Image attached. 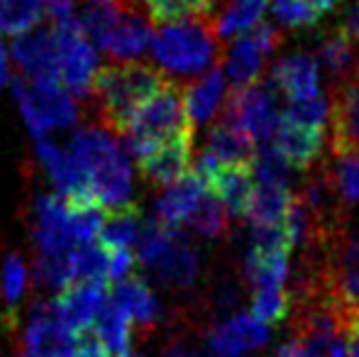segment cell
<instances>
[{"mask_svg":"<svg viewBox=\"0 0 359 357\" xmlns=\"http://www.w3.org/2000/svg\"><path fill=\"white\" fill-rule=\"evenodd\" d=\"M22 123L34 142H44L54 130H72L81 123L79 100L62 83L32 86L22 76L10 81Z\"/></svg>","mask_w":359,"mask_h":357,"instance_id":"obj_6","label":"cell"},{"mask_svg":"<svg viewBox=\"0 0 359 357\" xmlns=\"http://www.w3.org/2000/svg\"><path fill=\"white\" fill-rule=\"evenodd\" d=\"M125 357H144V355H140V353H128Z\"/></svg>","mask_w":359,"mask_h":357,"instance_id":"obj_50","label":"cell"},{"mask_svg":"<svg viewBox=\"0 0 359 357\" xmlns=\"http://www.w3.org/2000/svg\"><path fill=\"white\" fill-rule=\"evenodd\" d=\"M274 357H316V355H313L298 338H291V340H286L279 350H276Z\"/></svg>","mask_w":359,"mask_h":357,"instance_id":"obj_46","label":"cell"},{"mask_svg":"<svg viewBox=\"0 0 359 357\" xmlns=\"http://www.w3.org/2000/svg\"><path fill=\"white\" fill-rule=\"evenodd\" d=\"M76 357H110V353L95 335H81L76 340Z\"/></svg>","mask_w":359,"mask_h":357,"instance_id":"obj_44","label":"cell"},{"mask_svg":"<svg viewBox=\"0 0 359 357\" xmlns=\"http://www.w3.org/2000/svg\"><path fill=\"white\" fill-rule=\"evenodd\" d=\"M154 67L166 76V81L201 79L220 64L225 49L220 47L215 27L210 20L191 18L181 22L159 25L151 39Z\"/></svg>","mask_w":359,"mask_h":357,"instance_id":"obj_2","label":"cell"},{"mask_svg":"<svg viewBox=\"0 0 359 357\" xmlns=\"http://www.w3.org/2000/svg\"><path fill=\"white\" fill-rule=\"evenodd\" d=\"M271 13L276 22L284 27H313L320 20V15L306 3V0H271Z\"/></svg>","mask_w":359,"mask_h":357,"instance_id":"obj_41","label":"cell"},{"mask_svg":"<svg viewBox=\"0 0 359 357\" xmlns=\"http://www.w3.org/2000/svg\"><path fill=\"white\" fill-rule=\"evenodd\" d=\"M186 225H189L198 238L220 240V238H225L227 228H230V213H227L225 206H222L220 201L208 191L205 198L201 201V206L196 208V213L191 215V220Z\"/></svg>","mask_w":359,"mask_h":357,"instance_id":"obj_34","label":"cell"},{"mask_svg":"<svg viewBox=\"0 0 359 357\" xmlns=\"http://www.w3.org/2000/svg\"><path fill=\"white\" fill-rule=\"evenodd\" d=\"M69 152L76 157L88 184L90 198L113 213L135 208V167L123 140L105 125L76 130Z\"/></svg>","mask_w":359,"mask_h":357,"instance_id":"obj_1","label":"cell"},{"mask_svg":"<svg viewBox=\"0 0 359 357\" xmlns=\"http://www.w3.org/2000/svg\"><path fill=\"white\" fill-rule=\"evenodd\" d=\"M291 198L293 194L286 184H262V181H257L242 218H247L252 225H262V228L284 225Z\"/></svg>","mask_w":359,"mask_h":357,"instance_id":"obj_26","label":"cell"},{"mask_svg":"<svg viewBox=\"0 0 359 357\" xmlns=\"http://www.w3.org/2000/svg\"><path fill=\"white\" fill-rule=\"evenodd\" d=\"M255 179L262 181V184H286L288 186V177H291V167L288 162L279 154V149L274 144H259L255 157Z\"/></svg>","mask_w":359,"mask_h":357,"instance_id":"obj_40","label":"cell"},{"mask_svg":"<svg viewBox=\"0 0 359 357\" xmlns=\"http://www.w3.org/2000/svg\"><path fill=\"white\" fill-rule=\"evenodd\" d=\"M133 328L135 323L130 321V316L125 314L120 306H115L113 301L105 304V309L98 314L93 323V335L105 345L113 357H125L133 353Z\"/></svg>","mask_w":359,"mask_h":357,"instance_id":"obj_28","label":"cell"},{"mask_svg":"<svg viewBox=\"0 0 359 357\" xmlns=\"http://www.w3.org/2000/svg\"><path fill=\"white\" fill-rule=\"evenodd\" d=\"M276 93L279 90L264 79L255 86L232 90L222 108V120L247 133L257 144H269L281 123Z\"/></svg>","mask_w":359,"mask_h":357,"instance_id":"obj_8","label":"cell"},{"mask_svg":"<svg viewBox=\"0 0 359 357\" xmlns=\"http://www.w3.org/2000/svg\"><path fill=\"white\" fill-rule=\"evenodd\" d=\"M281 118L291 120L296 125H303V128L311 130H325L327 120H330V98L323 93L313 95V98L306 100H296L288 108L281 110Z\"/></svg>","mask_w":359,"mask_h":357,"instance_id":"obj_39","label":"cell"},{"mask_svg":"<svg viewBox=\"0 0 359 357\" xmlns=\"http://www.w3.org/2000/svg\"><path fill=\"white\" fill-rule=\"evenodd\" d=\"M330 98V154H359V72Z\"/></svg>","mask_w":359,"mask_h":357,"instance_id":"obj_14","label":"cell"},{"mask_svg":"<svg viewBox=\"0 0 359 357\" xmlns=\"http://www.w3.org/2000/svg\"><path fill=\"white\" fill-rule=\"evenodd\" d=\"M306 3L311 5V8L316 10V13L323 18V15H325V13H330L332 8H337V5H340L342 0H306Z\"/></svg>","mask_w":359,"mask_h":357,"instance_id":"obj_49","label":"cell"},{"mask_svg":"<svg viewBox=\"0 0 359 357\" xmlns=\"http://www.w3.org/2000/svg\"><path fill=\"white\" fill-rule=\"evenodd\" d=\"M10 81H13V76H10V54L5 49L3 39H0V88L10 86Z\"/></svg>","mask_w":359,"mask_h":357,"instance_id":"obj_47","label":"cell"},{"mask_svg":"<svg viewBox=\"0 0 359 357\" xmlns=\"http://www.w3.org/2000/svg\"><path fill=\"white\" fill-rule=\"evenodd\" d=\"M227 103V76L220 67L210 69L184 88V108L191 128L208 125Z\"/></svg>","mask_w":359,"mask_h":357,"instance_id":"obj_19","label":"cell"},{"mask_svg":"<svg viewBox=\"0 0 359 357\" xmlns=\"http://www.w3.org/2000/svg\"><path fill=\"white\" fill-rule=\"evenodd\" d=\"M191 162H194V133L171 140L151 154H147L140 162V172L151 184L169 186L191 172Z\"/></svg>","mask_w":359,"mask_h":357,"instance_id":"obj_20","label":"cell"},{"mask_svg":"<svg viewBox=\"0 0 359 357\" xmlns=\"http://www.w3.org/2000/svg\"><path fill=\"white\" fill-rule=\"evenodd\" d=\"M108 257L110 252L100 243L79 245L67 255L72 279L76 281H105L108 279Z\"/></svg>","mask_w":359,"mask_h":357,"instance_id":"obj_33","label":"cell"},{"mask_svg":"<svg viewBox=\"0 0 359 357\" xmlns=\"http://www.w3.org/2000/svg\"><path fill=\"white\" fill-rule=\"evenodd\" d=\"M34 157L62 198L72 201V203H95L90 198L83 172H81L76 157L69 152V147H59V144L44 140V142H34Z\"/></svg>","mask_w":359,"mask_h":357,"instance_id":"obj_13","label":"cell"},{"mask_svg":"<svg viewBox=\"0 0 359 357\" xmlns=\"http://www.w3.org/2000/svg\"><path fill=\"white\" fill-rule=\"evenodd\" d=\"M108 301L105 281H76L67 291L54 296L59 318L74 335H83V330L95 323Z\"/></svg>","mask_w":359,"mask_h":357,"instance_id":"obj_16","label":"cell"},{"mask_svg":"<svg viewBox=\"0 0 359 357\" xmlns=\"http://www.w3.org/2000/svg\"><path fill=\"white\" fill-rule=\"evenodd\" d=\"M142 228L144 223L140 220V213L135 208L118 210L113 218L105 220L103 230L98 235V243L108 252H113V250H133L137 248L140 238H142Z\"/></svg>","mask_w":359,"mask_h":357,"instance_id":"obj_31","label":"cell"},{"mask_svg":"<svg viewBox=\"0 0 359 357\" xmlns=\"http://www.w3.org/2000/svg\"><path fill=\"white\" fill-rule=\"evenodd\" d=\"M110 301L115 306H120L130 316V321L135 325H140V328H154L161 321V316H164L161 301L156 299V294L142 276L133 274L125 281H120V284H115Z\"/></svg>","mask_w":359,"mask_h":357,"instance_id":"obj_22","label":"cell"},{"mask_svg":"<svg viewBox=\"0 0 359 357\" xmlns=\"http://www.w3.org/2000/svg\"><path fill=\"white\" fill-rule=\"evenodd\" d=\"M337 29H340L352 44L359 47V0H355V3L342 13V20H340V25H337Z\"/></svg>","mask_w":359,"mask_h":357,"instance_id":"obj_43","label":"cell"},{"mask_svg":"<svg viewBox=\"0 0 359 357\" xmlns=\"http://www.w3.org/2000/svg\"><path fill=\"white\" fill-rule=\"evenodd\" d=\"M318 64H323L327 79H330V90L340 88L359 72V54L357 44H352L340 29L325 32L318 49Z\"/></svg>","mask_w":359,"mask_h":357,"instance_id":"obj_24","label":"cell"},{"mask_svg":"<svg viewBox=\"0 0 359 357\" xmlns=\"http://www.w3.org/2000/svg\"><path fill=\"white\" fill-rule=\"evenodd\" d=\"M18 357H37V355H29V353H25V355H18Z\"/></svg>","mask_w":359,"mask_h":357,"instance_id":"obj_51","label":"cell"},{"mask_svg":"<svg viewBox=\"0 0 359 357\" xmlns=\"http://www.w3.org/2000/svg\"><path fill=\"white\" fill-rule=\"evenodd\" d=\"M128 5L130 0H81L76 18H79L86 37L100 49V44L105 42V37L115 27V22L120 20V15H123V10Z\"/></svg>","mask_w":359,"mask_h":357,"instance_id":"obj_29","label":"cell"},{"mask_svg":"<svg viewBox=\"0 0 359 357\" xmlns=\"http://www.w3.org/2000/svg\"><path fill=\"white\" fill-rule=\"evenodd\" d=\"M54 39L59 47V76L62 86L76 100L93 98L95 76H98V49L86 37L79 18L52 25Z\"/></svg>","mask_w":359,"mask_h":357,"instance_id":"obj_7","label":"cell"},{"mask_svg":"<svg viewBox=\"0 0 359 357\" xmlns=\"http://www.w3.org/2000/svg\"><path fill=\"white\" fill-rule=\"evenodd\" d=\"M135 264H137V257H135L133 250H113L108 257V279L120 284L128 276H133Z\"/></svg>","mask_w":359,"mask_h":357,"instance_id":"obj_42","label":"cell"},{"mask_svg":"<svg viewBox=\"0 0 359 357\" xmlns=\"http://www.w3.org/2000/svg\"><path fill=\"white\" fill-rule=\"evenodd\" d=\"M10 59L18 67V76H22L32 86L44 83H62L59 76V47L54 39L52 25H37L29 32L13 37Z\"/></svg>","mask_w":359,"mask_h":357,"instance_id":"obj_11","label":"cell"},{"mask_svg":"<svg viewBox=\"0 0 359 357\" xmlns=\"http://www.w3.org/2000/svg\"><path fill=\"white\" fill-rule=\"evenodd\" d=\"M194 133L184 108V90L174 83H166L156 95L133 115L123 130V144L128 154L137 162H142L147 154L159 149L161 144L171 142L176 137Z\"/></svg>","mask_w":359,"mask_h":357,"instance_id":"obj_4","label":"cell"},{"mask_svg":"<svg viewBox=\"0 0 359 357\" xmlns=\"http://www.w3.org/2000/svg\"><path fill=\"white\" fill-rule=\"evenodd\" d=\"M32 281L37 289L52 291V294H62L74 284L72 269H69L67 257H47V255H37L32 264Z\"/></svg>","mask_w":359,"mask_h":357,"instance_id":"obj_37","label":"cell"},{"mask_svg":"<svg viewBox=\"0 0 359 357\" xmlns=\"http://www.w3.org/2000/svg\"><path fill=\"white\" fill-rule=\"evenodd\" d=\"M29 279H32V271L27 269L22 255L10 252L0 267V301L10 309H18L27 294Z\"/></svg>","mask_w":359,"mask_h":357,"instance_id":"obj_36","label":"cell"},{"mask_svg":"<svg viewBox=\"0 0 359 357\" xmlns=\"http://www.w3.org/2000/svg\"><path fill=\"white\" fill-rule=\"evenodd\" d=\"M205 149L213 152L222 164H230V167H252L259 144L247 133H242L240 128H235V125L225 123L220 118V123H215L210 128Z\"/></svg>","mask_w":359,"mask_h":357,"instance_id":"obj_25","label":"cell"},{"mask_svg":"<svg viewBox=\"0 0 359 357\" xmlns=\"http://www.w3.org/2000/svg\"><path fill=\"white\" fill-rule=\"evenodd\" d=\"M325 169L332 181V189L337 194V201H340L342 210L347 213L350 206L359 203V154L332 157V167Z\"/></svg>","mask_w":359,"mask_h":357,"instance_id":"obj_35","label":"cell"},{"mask_svg":"<svg viewBox=\"0 0 359 357\" xmlns=\"http://www.w3.org/2000/svg\"><path fill=\"white\" fill-rule=\"evenodd\" d=\"M208 191L225 206V210L230 215H245L247 201L252 196L257 179L255 169L252 167H230V164H222L217 167L208 179H203Z\"/></svg>","mask_w":359,"mask_h":357,"instance_id":"obj_23","label":"cell"},{"mask_svg":"<svg viewBox=\"0 0 359 357\" xmlns=\"http://www.w3.org/2000/svg\"><path fill=\"white\" fill-rule=\"evenodd\" d=\"M161 357H201V355L186 343H171V345H166V348H164Z\"/></svg>","mask_w":359,"mask_h":357,"instance_id":"obj_48","label":"cell"},{"mask_svg":"<svg viewBox=\"0 0 359 357\" xmlns=\"http://www.w3.org/2000/svg\"><path fill=\"white\" fill-rule=\"evenodd\" d=\"M269 343V325L252 314H235L210 328L208 348L215 357H242Z\"/></svg>","mask_w":359,"mask_h":357,"instance_id":"obj_15","label":"cell"},{"mask_svg":"<svg viewBox=\"0 0 359 357\" xmlns=\"http://www.w3.org/2000/svg\"><path fill=\"white\" fill-rule=\"evenodd\" d=\"M205 194H208L205 181L196 174V169H191L186 177L164 186L159 198L154 201V220H159L166 228L179 230L181 225H186L191 220V215L196 213L201 201L205 198Z\"/></svg>","mask_w":359,"mask_h":357,"instance_id":"obj_18","label":"cell"},{"mask_svg":"<svg viewBox=\"0 0 359 357\" xmlns=\"http://www.w3.org/2000/svg\"><path fill=\"white\" fill-rule=\"evenodd\" d=\"M284 34L269 22H259L255 29L232 39V44L222 54L225 76L232 83V90L255 86L262 81L266 69V57L281 47Z\"/></svg>","mask_w":359,"mask_h":357,"instance_id":"obj_9","label":"cell"},{"mask_svg":"<svg viewBox=\"0 0 359 357\" xmlns=\"http://www.w3.org/2000/svg\"><path fill=\"white\" fill-rule=\"evenodd\" d=\"M166 76L156 67L135 64H110L95 76L93 98L98 100L100 120L108 130H120L133 120V115L166 86Z\"/></svg>","mask_w":359,"mask_h":357,"instance_id":"obj_3","label":"cell"},{"mask_svg":"<svg viewBox=\"0 0 359 357\" xmlns=\"http://www.w3.org/2000/svg\"><path fill=\"white\" fill-rule=\"evenodd\" d=\"M32 240L37 255L47 257H67L79 248L72 201L59 194L37 196L32 203Z\"/></svg>","mask_w":359,"mask_h":357,"instance_id":"obj_10","label":"cell"},{"mask_svg":"<svg viewBox=\"0 0 359 357\" xmlns=\"http://www.w3.org/2000/svg\"><path fill=\"white\" fill-rule=\"evenodd\" d=\"M137 262L169 289H191L201 276V257L196 248L174 228L159 220H147L137 243Z\"/></svg>","mask_w":359,"mask_h":357,"instance_id":"obj_5","label":"cell"},{"mask_svg":"<svg viewBox=\"0 0 359 357\" xmlns=\"http://www.w3.org/2000/svg\"><path fill=\"white\" fill-rule=\"evenodd\" d=\"M279 93H284L291 103L306 100L320 93V64L313 54L298 52L291 57H281L266 72V79Z\"/></svg>","mask_w":359,"mask_h":357,"instance_id":"obj_17","label":"cell"},{"mask_svg":"<svg viewBox=\"0 0 359 357\" xmlns=\"http://www.w3.org/2000/svg\"><path fill=\"white\" fill-rule=\"evenodd\" d=\"M288 255L291 252H259L252 248L245 257V276L252 289H284L288 279Z\"/></svg>","mask_w":359,"mask_h":357,"instance_id":"obj_30","label":"cell"},{"mask_svg":"<svg viewBox=\"0 0 359 357\" xmlns=\"http://www.w3.org/2000/svg\"><path fill=\"white\" fill-rule=\"evenodd\" d=\"M154 32V20L147 15V10L137 0H130V5L123 10L115 27L110 29L105 42L100 44V49L115 64H135L151 49Z\"/></svg>","mask_w":359,"mask_h":357,"instance_id":"obj_12","label":"cell"},{"mask_svg":"<svg viewBox=\"0 0 359 357\" xmlns=\"http://www.w3.org/2000/svg\"><path fill=\"white\" fill-rule=\"evenodd\" d=\"M293 314V299L286 289H259L252 294V316L264 325H276Z\"/></svg>","mask_w":359,"mask_h":357,"instance_id":"obj_38","label":"cell"},{"mask_svg":"<svg viewBox=\"0 0 359 357\" xmlns=\"http://www.w3.org/2000/svg\"><path fill=\"white\" fill-rule=\"evenodd\" d=\"M44 18V0H0V34L20 37Z\"/></svg>","mask_w":359,"mask_h":357,"instance_id":"obj_32","label":"cell"},{"mask_svg":"<svg viewBox=\"0 0 359 357\" xmlns=\"http://www.w3.org/2000/svg\"><path fill=\"white\" fill-rule=\"evenodd\" d=\"M345 343H347V355L359 357V311L350 316L345 328Z\"/></svg>","mask_w":359,"mask_h":357,"instance_id":"obj_45","label":"cell"},{"mask_svg":"<svg viewBox=\"0 0 359 357\" xmlns=\"http://www.w3.org/2000/svg\"><path fill=\"white\" fill-rule=\"evenodd\" d=\"M279 154L288 162L291 169H298V172H308L318 164L323 152V133L320 130H311L303 128V125H296L291 120L281 118L279 130H276L274 140H271Z\"/></svg>","mask_w":359,"mask_h":357,"instance_id":"obj_21","label":"cell"},{"mask_svg":"<svg viewBox=\"0 0 359 357\" xmlns=\"http://www.w3.org/2000/svg\"><path fill=\"white\" fill-rule=\"evenodd\" d=\"M269 0H220L213 27L220 39H235L255 29L264 18Z\"/></svg>","mask_w":359,"mask_h":357,"instance_id":"obj_27","label":"cell"}]
</instances>
